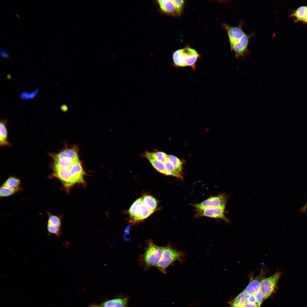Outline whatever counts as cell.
<instances>
[{"label": "cell", "mask_w": 307, "mask_h": 307, "mask_svg": "<svg viewBox=\"0 0 307 307\" xmlns=\"http://www.w3.org/2000/svg\"><path fill=\"white\" fill-rule=\"evenodd\" d=\"M248 295L243 291L234 298L228 302L229 305H236L242 306L248 303Z\"/></svg>", "instance_id": "obj_15"}, {"label": "cell", "mask_w": 307, "mask_h": 307, "mask_svg": "<svg viewBox=\"0 0 307 307\" xmlns=\"http://www.w3.org/2000/svg\"><path fill=\"white\" fill-rule=\"evenodd\" d=\"M61 109L63 111H65L66 110V106L64 105H62L61 106Z\"/></svg>", "instance_id": "obj_35"}, {"label": "cell", "mask_w": 307, "mask_h": 307, "mask_svg": "<svg viewBox=\"0 0 307 307\" xmlns=\"http://www.w3.org/2000/svg\"><path fill=\"white\" fill-rule=\"evenodd\" d=\"M200 57L195 49L189 47L178 49L173 53V65L176 67H191L193 71L196 70V63Z\"/></svg>", "instance_id": "obj_3"}, {"label": "cell", "mask_w": 307, "mask_h": 307, "mask_svg": "<svg viewBox=\"0 0 307 307\" xmlns=\"http://www.w3.org/2000/svg\"><path fill=\"white\" fill-rule=\"evenodd\" d=\"M307 209V202L306 204L300 210V211L301 212H305Z\"/></svg>", "instance_id": "obj_32"}, {"label": "cell", "mask_w": 307, "mask_h": 307, "mask_svg": "<svg viewBox=\"0 0 307 307\" xmlns=\"http://www.w3.org/2000/svg\"><path fill=\"white\" fill-rule=\"evenodd\" d=\"M47 229L48 234H54L57 237H60L61 231L60 227L47 223Z\"/></svg>", "instance_id": "obj_24"}, {"label": "cell", "mask_w": 307, "mask_h": 307, "mask_svg": "<svg viewBox=\"0 0 307 307\" xmlns=\"http://www.w3.org/2000/svg\"><path fill=\"white\" fill-rule=\"evenodd\" d=\"M224 25L227 32L231 47L245 34L240 26H232L227 24Z\"/></svg>", "instance_id": "obj_10"}, {"label": "cell", "mask_w": 307, "mask_h": 307, "mask_svg": "<svg viewBox=\"0 0 307 307\" xmlns=\"http://www.w3.org/2000/svg\"><path fill=\"white\" fill-rule=\"evenodd\" d=\"M0 50V56L1 57L4 58H8L9 57L8 53L5 50H3L1 49Z\"/></svg>", "instance_id": "obj_30"}, {"label": "cell", "mask_w": 307, "mask_h": 307, "mask_svg": "<svg viewBox=\"0 0 307 307\" xmlns=\"http://www.w3.org/2000/svg\"><path fill=\"white\" fill-rule=\"evenodd\" d=\"M157 1L160 8L164 13L172 15L177 14L172 0H159Z\"/></svg>", "instance_id": "obj_11"}, {"label": "cell", "mask_w": 307, "mask_h": 307, "mask_svg": "<svg viewBox=\"0 0 307 307\" xmlns=\"http://www.w3.org/2000/svg\"><path fill=\"white\" fill-rule=\"evenodd\" d=\"M226 205L215 207L208 208L203 209H196L194 215L195 218L206 217L215 219H221L229 223L230 221L225 217L224 213Z\"/></svg>", "instance_id": "obj_5"}, {"label": "cell", "mask_w": 307, "mask_h": 307, "mask_svg": "<svg viewBox=\"0 0 307 307\" xmlns=\"http://www.w3.org/2000/svg\"><path fill=\"white\" fill-rule=\"evenodd\" d=\"M229 307H242V306L236 305H230V306Z\"/></svg>", "instance_id": "obj_36"}, {"label": "cell", "mask_w": 307, "mask_h": 307, "mask_svg": "<svg viewBox=\"0 0 307 307\" xmlns=\"http://www.w3.org/2000/svg\"><path fill=\"white\" fill-rule=\"evenodd\" d=\"M168 159L171 162L174 166L180 172L182 173L183 169V163L176 156L172 155H168Z\"/></svg>", "instance_id": "obj_21"}, {"label": "cell", "mask_w": 307, "mask_h": 307, "mask_svg": "<svg viewBox=\"0 0 307 307\" xmlns=\"http://www.w3.org/2000/svg\"><path fill=\"white\" fill-rule=\"evenodd\" d=\"M250 36L245 34L237 42L231 47L237 58L243 57L247 50Z\"/></svg>", "instance_id": "obj_8"}, {"label": "cell", "mask_w": 307, "mask_h": 307, "mask_svg": "<svg viewBox=\"0 0 307 307\" xmlns=\"http://www.w3.org/2000/svg\"><path fill=\"white\" fill-rule=\"evenodd\" d=\"M4 38H5V39H7V37H5H5H4Z\"/></svg>", "instance_id": "obj_38"}, {"label": "cell", "mask_w": 307, "mask_h": 307, "mask_svg": "<svg viewBox=\"0 0 307 307\" xmlns=\"http://www.w3.org/2000/svg\"><path fill=\"white\" fill-rule=\"evenodd\" d=\"M242 307H259L256 303H247L243 305Z\"/></svg>", "instance_id": "obj_31"}, {"label": "cell", "mask_w": 307, "mask_h": 307, "mask_svg": "<svg viewBox=\"0 0 307 307\" xmlns=\"http://www.w3.org/2000/svg\"><path fill=\"white\" fill-rule=\"evenodd\" d=\"M21 182L20 179L14 177L9 178L3 185L14 189L17 191L21 189Z\"/></svg>", "instance_id": "obj_18"}, {"label": "cell", "mask_w": 307, "mask_h": 307, "mask_svg": "<svg viewBox=\"0 0 307 307\" xmlns=\"http://www.w3.org/2000/svg\"><path fill=\"white\" fill-rule=\"evenodd\" d=\"M302 22L305 23H307V10L306 12L305 18Z\"/></svg>", "instance_id": "obj_34"}, {"label": "cell", "mask_w": 307, "mask_h": 307, "mask_svg": "<svg viewBox=\"0 0 307 307\" xmlns=\"http://www.w3.org/2000/svg\"><path fill=\"white\" fill-rule=\"evenodd\" d=\"M89 307H102L99 304L96 303H92L89 305Z\"/></svg>", "instance_id": "obj_33"}, {"label": "cell", "mask_w": 307, "mask_h": 307, "mask_svg": "<svg viewBox=\"0 0 307 307\" xmlns=\"http://www.w3.org/2000/svg\"><path fill=\"white\" fill-rule=\"evenodd\" d=\"M142 202L151 209L154 211L157 206L156 200L153 196L150 195H145L142 197Z\"/></svg>", "instance_id": "obj_20"}, {"label": "cell", "mask_w": 307, "mask_h": 307, "mask_svg": "<svg viewBox=\"0 0 307 307\" xmlns=\"http://www.w3.org/2000/svg\"><path fill=\"white\" fill-rule=\"evenodd\" d=\"M186 255L184 251L178 250L169 242L165 246L162 247V252L160 260L156 267L164 274L167 273L166 269L174 263L178 261L181 264L185 261Z\"/></svg>", "instance_id": "obj_1"}, {"label": "cell", "mask_w": 307, "mask_h": 307, "mask_svg": "<svg viewBox=\"0 0 307 307\" xmlns=\"http://www.w3.org/2000/svg\"><path fill=\"white\" fill-rule=\"evenodd\" d=\"M163 163L167 170L171 173V176L175 177L180 179H183L182 173L175 168L168 159L163 162Z\"/></svg>", "instance_id": "obj_19"}, {"label": "cell", "mask_w": 307, "mask_h": 307, "mask_svg": "<svg viewBox=\"0 0 307 307\" xmlns=\"http://www.w3.org/2000/svg\"><path fill=\"white\" fill-rule=\"evenodd\" d=\"M228 198L227 195L221 194L217 196L211 197L201 202L191 204L190 205L195 209L217 207L226 205Z\"/></svg>", "instance_id": "obj_6"}, {"label": "cell", "mask_w": 307, "mask_h": 307, "mask_svg": "<svg viewBox=\"0 0 307 307\" xmlns=\"http://www.w3.org/2000/svg\"><path fill=\"white\" fill-rule=\"evenodd\" d=\"M143 203L142 197L136 200L131 205L128 210L130 217L129 223L134 225L140 221L141 208Z\"/></svg>", "instance_id": "obj_9"}, {"label": "cell", "mask_w": 307, "mask_h": 307, "mask_svg": "<svg viewBox=\"0 0 307 307\" xmlns=\"http://www.w3.org/2000/svg\"><path fill=\"white\" fill-rule=\"evenodd\" d=\"M39 91V87H37L36 90L30 93L24 92L21 93L20 96L24 99H33L37 95Z\"/></svg>", "instance_id": "obj_26"}, {"label": "cell", "mask_w": 307, "mask_h": 307, "mask_svg": "<svg viewBox=\"0 0 307 307\" xmlns=\"http://www.w3.org/2000/svg\"><path fill=\"white\" fill-rule=\"evenodd\" d=\"M307 10V6H303L297 8L291 16L293 17L295 22L298 21L303 22Z\"/></svg>", "instance_id": "obj_17"}, {"label": "cell", "mask_w": 307, "mask_h": 307, "mask_svg": "<svg viewBox=\"0 0 307 307\" xmlns=\"http://www.w3.org/2000/svg\"><path fill=\"white\" fill-rule=\"evenodd\" d=\"M174 5L177 14L179 16L183 9L184 1L182 0H172Z\"/></svg>", "instance_id": "obj_27"}, {"label": "cell", "mask_w": 307, "mask_h": 307, "mask_svg": "<svg viewBox=\"0 0 307 307\" xmlns=\"http://www.w3.org/2000/svg\"><path fill=\"white\" fill-rule=\"evenodd\" d=\"M267 273L265 267L262 266L259 274L254 279L250 280L243 291L248 295H254L260 289L262 282L265 278Z\"/></svg>", "instance_id": "obj_7"}, {"label": "cell", "mask_w": 307, "mask_h": 307, "mask_svg": "<svg viewBox=\"0 0 307 307\" xmlns=\"http://www.w3.org/2000/svg\"><path fill=\"white\" fill-rule=\"evenodd\" d=\"M282 275L281 272L277 269L272 275L263 280L260 289L263 293L264 300L275 292L278 280Z\"/></svg>", "instance_id": "obj_4"}, {"label": "cell", "mask_w": 307, "mask_h": 307, "mask_svg": "<svg viewBox=\"0 0 307 307\" xmlns=\"http://www.w3.org/2000/svg\"><path fill=\"white\" fill-rule=\"evenodd\" d=\"M152 166L157 171L166 175H170V173L167 170L163 163L151 158H147Z\"/></svg>", "instance_id": "obj_16"}, {"label": "cell", "mask_w": 307, "mask_h": 307, "mask_svg": "<svg viewBox=\"0 0 307 307\" xmlns=\"http://www.w3.org/2000/svg\"><path fill=\"white\" fill-rule=\"evenodd\" d=\"M248 303H256V301L254 295H248Z\"/></svg>", "instance_id": "obj_29"}, {"label": "cell", "mask_w": 307, "mask_h": 307, "mask_svg": "<svg viewBox=\"0 0 307 307\" xmlns=\"http://www.w3.org/2000/svg\"><path fill=\"white\" fill-rule=\"evenodd\" d=\"M147 158H151L158 160L163 163L168 159V155L161 151L150 152L146 151L144 154Z\"/></svg>", "instance_id": "obj_13"}, {"label": "cell", "mask_w": 307, "mask_h": 307, "mask_svg": "<svg viewBox=\"0 0 307 307\" xmlns=\"http://www.w3.org/2000/svg\"><path fill=\"white\" fill-rule=\"evenodd\" d=\"M126 298H116L107 300L99 304L102 307H127Z\"/></svg>", "instance_id": "obj_12"}, {"label": "cell", "mask_w": 307, "mask_h": 307, "mask_svg": "<svg viewBox=\"0 0 307 307\" xmlns=\"http://www.w3.org/2000/svg\"><path fill=\"white\" fill-rule=\"evenodd\" d=\"M256 301V304L259 307L264 300V296L262 291L260 289L254 294Z\"/></svg>", "instance_id": "obj_28"}, {"label": "cell", "mask_w": 307, "mask_h": 307, "mask_svg": "<svg viewBox=\"0 0 307 307\" xmlns=\"http://www.w3.org/2000/svg\"><path fill=\"white\" fill-rule=\"evenodd\" d=\"M47 214L48 215L47 223L60 228L61 222L59 217L53 215L49 212H48Z\"/></svg>", "instance_id": "obj_25"}, {"label": "cell", "mask_w": 307, "mask_h": 307, "mask_svg": "<svg viewBox=\"0 0 307 307\" xmlns=\"http://www.w3.org/2000/svg\"><path fill=\"white\" fill-rule=\"evenodd\" d=\"M154 211L150 209L143 203L140 209V221L147 218Z\"/></svg>", "instance_id": "obj_22"}, {"label": "cell", "mask_w": 307, "mask_h": 307, "mask_svg": "<svg viewBox=\"0 0 307 307\" xmlns=\"http://www.w3.org/2000/svg\"><path fill=\"white\" fill-rule=\"evenodd\" d=\"M15 15H16V17H17L18 18H20V16L18 14H15Z\"/></svg>", "instance_id": "obj_37"}, {"label": "cell", "mask_w": 307, "mask_h": 307, "mask_svg": "<svg viewBox=\"0 0 307 307\" xmlns=\"http://www.w3.org/2000/svg\"><path fill=\"white\" fill-rule=\"evenodd\" d=\"M162 252V246L155 244L152 239H148L144 252L140 255L139 260L140 265L145 270H148L150 267H156L160 260Z\"/></svg>", "instance_id": "obj_2"}, {"label": "cell", "mask_w": 307, "mask_h": 307, "mask_svg": "<svg viewBox=\"0 0 307 307\" xmlns=\"http://www.w3.org/2000/svg\"><path fill=\"white\" fill-rule=\"evenodd\" d=\"M17 191H18L17 190L14 189L3 185L1 186L0 189V197L11 196Z\"/></svg>", "instance_id": "obj_23"}, {"label": "cell", "mask_w": 307, "mask_h": 307, "mask_svg": "<svg viewBox=\"0 0 307 307\" xmlns=\"http://www.w3.org/2000/svg\"><path fill=\"white\" fill-rule=\"evenodd\" d=\"M6 121L4 120L0 122V144L1 146H9L10 143L7 140V132L5 126Z\"/></svg>", "instance_id": "obj_14"}]
</instances>
